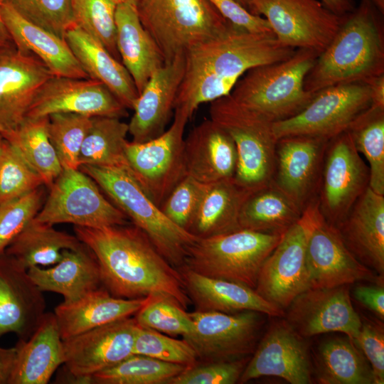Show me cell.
I'll use <instances>...</instances> for the list:
<instances>
[{
    "mask_svg": "<svg viewBox=\"0 0 384 384\" xmlns=\"http://www.w3.org/2000/svg\"><path fill=\"white\" fill-rule=\"evenodd\" d=\"M47 198L34 219L50 225L101 228L128 223V218L80 169H63L49 187Z\"/></svg>",
    "mask_w": 384,
    "mask_h": 384,
    "instance_id": "9c48e42d",
    "label": "cell"
},
{
    "mask_svg": "<svg viewBox=\"0 0 384 384\" xmlns=\"http://www.w3.org/2000/svg\"><path fill=\"white\" fill-rule=\"evenodd\" d=\"M208 1L232 25L252 33L274 35L269 23L264 18L252 14L236 1Z\"/></svg>",
    "mask_w": 384,
    "mask_h": 384,
    "instance_id": "f5cc1de1",
    "label": "cell"
},
{
    "mask_svg": "<svg viewBox=\"0 0 384 384\" xmlns=\"http://www.w3.org/2000/svg\"><path fill=\"white\" fill-rule=\"evenodd\" d=\"M315 367L321 384H374L369 362L348 336L321 343L315 356Z\"/></svg>",
    "mask_w": 384,
    "mask_h": 384,
    "instance_id": "8d00e7d4",
    "label": "cell"
},
{
    "mask_svg": "<svg viewBox=\"0 0 384 384\" xmlns=\"http://www.w3.org/2000/svg\"><path fill=\"white\" fill-rule=\"evenodd\" d=\"M370 171L346 130L326 146L318 193L319 210L337 227L357 199L369 187Z\"/></svg>",
    "mask_w": 384,
    "mask_h": 384,
    "instance_id": "5bb4252c",
    "label": "cell"
},
{
    "mask_svg": "<svg viewBox=\"0 0 384 384\" xmlns=\"http://www.w3.org/2000/svg\"><path fill=\"white\" fill-rule=\"evenodd\" d=\"M245 363L241 358L195 364L186 367L167 384H234L239 381Z\"/></svg>",
    "mask_w": 384,
    "mask_h": 384,
    "instance_id": "f907efd6",
    "label": "cell"
},
{
    "mask_svg": "<svg viewBox=\"0 0 384 384\" xmlns=\"http://www.w3.org/2000/svg\"><path fill=\"white\" fill-rule=\"evenodd\" d=\"M189 314L194 331L184 340L206 362L243 358L253 351L262 326V313L255 311H196Z\"/></svg>",
    "mask_w": 384,
    "mask_h": 384,
    "instance_id": "e0dca14e",
    "label": "cell"
},
{
    "mask_svg": "<svg viewBox=\"0 0 384 384\" xmlns=\"http://www.w3.org/2000/svg\"><path fill=\"white\" fill-rule=\"evenodd\" d=\"M309 225L306 262L310 288H331L357 282L383 284V277L361 263L336 227L322 216L318 198L304 210Z\"/></svg>",
    "mask_w": 384,
    "mask_h": 384,
    "instance_id": "8fae6325",
    "label": "cell"
},
{
    "mask_svg": "<svg viewBox=\"0 0 384 384\" xmlns=\"http://www.w3.org/2000/svg\"><path fill=\"white\" fill-rule=\"evenodd\" d=\"M249 11L252 0H235Z\"/></svg>",
    "mask_w": 384,
    "mask_h": 384,
    "instance_id": "94428289",
    "label": "cell"
},
{
    "mask_svg": "<svg viewBox=\"0 0 384 384\" xmlns=\"http://www.w3.org/2000/svg\"><path fill=\"white\" fill-rule=\"evenodd\" d=\"M359 332L352 339L369 362L374 384L384 383V331L380 324L363 321Z\"/></svg>",
    "mask_w": 384,
    "mask_h": 384,
    "instance_id": "816d5d0a",
    "label": "cell"
},
{
    "mask_svg": "<svg viewBox=\"0 0 384 384\" xmlns=\"http://www.w3.org/2000/svg\"><path fill=\"white\" fill-rule=\"evenodd\" d=\"M65 40L89 78L104 84L127 109L132 110L139 93L122 62L76 25L68 30Z\"/></svg>",
    "mask_w": 384,
    "mask_h": 384,
    "instance_id": "d6a6232c",
    "label": "cell"
},
{
    "mask_svg": "<svg viewBox=\"0 0 384 384\" xmlns=\"http://www.w3.org/2000/svg\"><path fill=\"white\" fill-rule=\"evenodd\" d=\"M49 117H26L14 130L1 134L50 187L63 171L48 135Z\"/></svg>",
    "mask_w": 384,
    "mask_h": 384,
    "instance_id": "74e56055",
    "label": "cell"
},
{
    "mask_svg": "<svg viewBox=\"0 0 384 384\" xmlns=\"http://www.w3.org/2000/svg\"><path fill=\"white\" fill-rule=\"evenodd\" d=\"M43 292L26 269L5 252L0 256V338L14 333L27 340L46 314Z\"/></svg>",
    "mask_w": 384,
    "mask_h": 384,
    "instance_id": "603a6c76",
    "label": "cell"
},
{
    "mask_svg": "<svg viewBox=\"0 0 384 384\" xmlns=\"http://www.w3.org/2000/svg\"><path fill=\"white\" fill-rule=\"evenodd\" d=\"M185 70V53L164 63L149 79L134 103L129 134L132 142H144L164 132L174 110Z\"/></svg>",
    "mask_w": 384,
    "mask_h": 384,
    "instance_id": "cb8c5ba5",
    "label": "cell"
},
{
    "mask_svg": "<svg viewBox=\"0 0 384 384\" xmlns=\"http://www.w3.org/2000/svg\"><path fill=\"white\" fill-rule=\"evenodd\" d=\"M151 296L124 299L112 295L100 287L71 302H63L54 309L62 340L105 324L130 317Z\"/></svg>",
    "mask_w": 384,
    "mask_h": 384,
    "instance_id": "4316f807",
    "label": "cell"
},
{
    "mask_svg": "<svg viewBox=\"0 0 384 384\" xmlns=\"http://www.w3.org/2000/svg\"><path fill=\"white\" fill-rule=\"evenodd\" d=\"M366 82L370 87V105L384 108V74L372 78Z\"/></svg>",
    "mask_w": 384,
    "mask_h": 384,
    "instance_id": "9f6ffc18",
    "label": "cell"
},
{
    "mask_svg": "<svg viewBox=\"0 0 384 384\" xmlns=\"http://www.w3.org/2000/svg\"><path fill=\"white\" fill-rule=\"evenodd\" d=\"M295 50L274 35L250 32L230 23L223 32L185 53L174 110L183 111L191 119L201 104L230 95L249 70L284 60Z\"/></svg>",
    "mask_w": 384,
    "mask_h": 384,
    "instance_id": "7a4b0ae2",
    "label": "cell"
},
{
    "mask_svg": "<svg viewBox=\"0 0 384 384\" xmlns=\"http://www.w3.org/2000/svg\"><path fill=\"white\" fill-rule=\"evenodd\" d=\"M48 117L49 138L63 169H78L81 147L92 117L75 113H55Z\"/></svg>",
    "mask_w": 384,
    "mask_h": 384,
    "instance_id": "b9f144b4",
    "label": "cell"
},
{
    "mask_svg": "<svg viewBox=\"0 0 384 384\" xmlns=\"http://www.w3.org/2000/svg\"><path fill=\"white\" fill-rule=\"evenodd\" d=\"M16 355V346L9 348L0 346V384H9Z\"/></svg>",
    "mask_w": 384,
    "mask_h": 384,
    "instance_id": "11a10c76",
    "label": "cell"
},
{
    "mask_svg": "<svg viewBox=\"0 0 384 384\" xmlns=\"http://www.w3.org/2000/svg\"><path fill=\"white\" fill-rule=\"evenodd\" d=\"M138 324L122 319L63 340L64 369L75 383L90 384L97 373L134 354Z\"/></svg>",
    "mask_w": 384,
    "mask_h": 384,
    "instance_id": "9a60e30c",
    "label": "cell"
},
{
    "mask_svg": "<svg viewBox=\"0 0 384 384\" xmlns=\"http://www.w3.org/2000/svg\"><path fill=\"white\" fill-rule=\"evenodd\" d=\"M54 76L34 55L15 46L0 50V134L26 118L41 87Z\"/></svg>",
    "mask_w": 384,
    "mask_h": 384,
    "instance_id": "7402d4cb",
    "label": "cell"
},
{
    "mask_svg": "<svg viewBox=\"0 0 384 384\" xmlns=\"http://www.w3.org/2000/svg\"><path fill=\"white\" fill-rule=\"evenodd\" d=\"M355 148L368 161L369 187L384 195V108L370 106L350 124Z\"/></svg>",
    "mask_w": 384,
    "mask_h": 384,
    "instance_id": "ab89813d",
    "label": "cell"
},
{
    "mask_svg": "<svg viewBox=\"0 0 384 384\" xmlns=\"http://www.w3.org/2000/svg\"><path fill=\"white\" fill-rule=\"evenodd\" d=\"M209 114L235 143L238 154L235 181L249 193L271 183L277 142L274 122L230 95L211 102Z\"/></svg>",
    "mask_w": 384,
    "mask_h": 384,
    "instance_id": "8992f818",
    "label": "cell"
},
{
    "mask_svg": "<svg viewBox=\"0 0 384 384\" xmlns=\"http://www.w3.org/2000/svg\"><path fill=\"white\" fill-rule=\"evenodd\" d=\"M186 174L203 184L234 178L238 154L230 136L213 120L206 119L184 138Z\"/></svg>",
    "mask_w": 384,
    "mask_h": 384,
    "instance_id": "d4e9b609",
    "label": "cell"
},
{
    "mask_svg": "<svg viewBox=\"0 0 384 384\" xmlns=\"http://www.w3.org/2000/svg\"><path fill=\"white\" fill-rule=\"evenodd\" d=\"M2 4L3 0H0V50L15 46L2 18Z\"/></svg>",
    "mask_w": 384,
    "mask_h": 384,
    "instance_id": "680465c9",
    "label": "cell"
},
{
    "mask_svg": "<svg viewBox=\"0 0 384 384\" xmlns=\"http://www.w3.org/2000/svg\"><path fill=\"white\" fill-rule=\"evenodd\" d=\"M73 0H3L20 16L65 39L68 30L75 25Z\"/></svg>",
    "mask_w": 384,
    "mask_h": 384,
    "instance_id": "bcb514c9",
    "label": "cell"
},
{
    "mask_svg": "<svg viewBox=\"0 0 384 384\" xmlns=\"http://www.w3.org/2000/svg\"><path fill=\"white\" fill-rule=\"evenodd\" d=\"M17 355L9 384H46L63 364V343L55 315L46 312L27 340L15 345Z\"/></svg>",
    "mask_w": 384,
    "mask_h": 384,
    "instance_id": "f546056e",
    "label": "cell"
},
{
    "mask_svg": "<svg viewBox=\"0 0 384 384\" xmlns=\"http://www.w3.org/2000/svg\"><path fill=\"white\" fill-rule=\"evenodd\" d=\"M119 0H73L75 25L98 41L117 60L115 12Z\"/></svg>",
    "mask_w": 384,
    "mask_h": 384,
    "instance_id": "7bdbcfd3",
    "label": "cell"
},
{
    "mask_svg": "<svg viewBox=\"0 0 384 384\" xmlns=\"http://www.w3.org/2000/svg\"><path fill=\"white\" fill-rule=\"evenodd\" d=\"M79 169L90 176L110 201L148 236L172 266H183L189 247L198 238L169 220L128 171L90 165H82Z\"/></svg>",
    "mask_w": 384,
    "mask_h": 384,
    "instance_id": "5b68a950",
    "label": "cell"
},
{
    "mask_svg": "<svg viewBox=\"0 0 384 384\" xmlns=\"http://www.w3.org/2000/svg\"><path fill=\"white\" fill-rule=\"evenodd\" d=\"M204 185L186 175L172 189L159 208L174 223L188 231Z\"/></svg>",
    "mask_w": 384,
    "mask_h": 384,
    "instance_id": "681fc988",
    "label": "cell"
},
{
    "mask_svg": "<svg viewBox=\"0 0 384 384\" xmlns=\"http://www.w3.org/2000/svg\"><path fill=\"white\" fill-rule=\"evenodd\" d=\"M74 232L95 255L102 284L112 295L124 299L163 296L187 308L189 298L180 272L133 223L101 228L74 226Z\"/></svg>",
    "mask_w": 384,
    "mask_h": 384,
    "instance_id": "6da1fadb",
    "label": "cell"
},
{
    "mask_svg": "<svg viewBox=\"0 0 384 384\" xmlns=\"http://www.w3.org/2000/svg\"><path fill=\"white\" fill-rule=\"evenodd\" d=\"M303 211L272 182L250 193L239 215L240 229L284 234L302 218Z\"/></svg>",
    "mask_w": 384,
    "mask_h": 384,
    "instance_id": "e575fe53",
    "label": "cell"
},
{
    "mask_svg": "<svg viewBox=\"0 0 384 384\" xmlns=\"http://www.w3.org/2000/svg\"><path fill=\"white\" fill-rule=\"evenodd\" d=\"M169 127L144 142H127L125 157L130 174L159 206L187 174L184 161V131L189 117L175 109Z\"/></svg>",
    "mask_w": 384,
    "mask_h": 384,
    "instance_id": "30bf717a",
    "label": "cell"
},
{
    "mask_svg": "<svg viewBox=\"0 0 384 384\" xmlns=\"http://www.w3.org/2000/svg\"><path fill=\"white\" fill-rule=\"evenodd\" d=\"M319 55L311 49L297 48L284 60L252 68L238 80L230 95L272 122L291 118L315 95L304 88V80Z\"/></svg>",
    "mask_w": 384,
    "mask_h": 384,
    "instance_id": "277c9868",
    "label": "cell"
},
{
    "mask_svg": "<svg viewBox=\"0 0 384 384\" xmlns=\"http://www.w3.org/2000/svg\"><path fill=\"white\" fill-rule=\"evenodd\" d=\"M366 82L326 87L315 93L298 114L273 123L276 138L304 135L330 140L346 131L352 122L370 106Z\"/></svg>",
    "mask_w": 384,
    "mask_h": 384,
    "instance_id": "7c38bea8",
    "label": "cell"
},
{
    "mask_svg": "<svg viewBox=\"0 0 384 384\" xmlns=\"http://www.w3.org/2000/svg\"><path fill=\"white\" fill-rule=\"evenodd\" d=\"M1 16L15 47L34 55L54 76L89 78L64 38L29 22L8 4H2Z\"/></svg>",
    "mask_w": 384,
    "mask_h": 384,
    "instance_id": "f1b7e54d",
    "label": "cell"
},
{
    "mask_svg": "<svg viewBox=\"0 0 384 384\" xmlns=\"http://www.w3.org/2000/svg\"><path fill=\"white\" fill-rule=\"evenodd\" d=\"M62 258L51 267L35 266L28 272L43 292L61 294L64 302H71L100 287L98 262L83 243L77 248L63 250Z\"/></svg>",
    "mask_w": 384,
    "mask_h": 384,
    "instance_id": "1f68e13d",
    "label": "cell"
},
{
    "mask_svg": "<svg viewBox=\"0 0 384 384\" xmlns=\"http://www.w3.org/2000/svg\"><path fill=\"white\" fill-rule=\"evenodd\" d=\"M186 366L132 354L115 366L93 375L95 384H161L178 375Z\"/></svg>",
    "mask_w": 384,
    "mask_h": 384,
    "instance_id": "60d3db41",
    "label": "cell"
},
{
    "mask_svg": "<svg viewBox=\"0 0 384 384\" xmlns=\"http://www.w3.org/2000/svg\"><path fill=\"white\" fill-rule=\"evenodd\" d=\"M282 235L240 229L198 238L189 247L182 267L255 289L265 260Z\"/></svg>",
    "mask_w": 384,
    "mask_h": 384,
    "instance_id": "ba28073f",
    "label": "cell"
},
{
    "mask_svg": "<svg viewBox=\"0 0 384 384\" xmlns=\"http://www.w3.org/2000/svg\"><path fill=\"white\" fill-rule=\"evenodd\" d=\"M348 285L309 288L298 294L285 309L286 321L302 337L340 332L353 339L361 326Z\"/></svg>",
    "mask_w": 384,
    "mask_h": 384,
    "instance_id": "ac0fdd59",
    "label": "cell"
},
{
    "mask_svg": "<svg viewBox=\"0 0 384 384\" xmlns=\"http://www.w3.org/2000/svg\"><path fill=\"white\" fill-rule=\"evenodd\" d=\"M138 0H119V1L129 3L136 6Z\"/></svg>",
    "mask_w": 384,
    "mask_h": 384,
    "instance_id": "6125c7cd",
    "label": "cell"
},
{
    "mask_svg": "<svg viewBox=\"0 0 384 384\" xmlns=\"http://www.w3.org/2000/svg\"><path fill=\"white\" fill-rule=\"evenodd\" d=\"M44 186L41 176L20 153L4 139L0 154V203Z\"/></svg>",
    "mask_w": 384,
    "mask_h": 384,
    "instance_id": "f6af8a7d",
    "label": "cell"
},
{
    "mask_svg": "<svg viewBox=\"0 0 384 384\" xmlns=\"http://www.w3.org/2000/svg\"><path fill=\"white\" fill-rule=\"evenodd\" d=\"M378 11L368 0L342 18L327 47L318 55L304 80L316 93L326 87L366 82L384 74V32Z\"/></svg>",
    "mask_w": 384,
    "mask_h": 384,
    "instance_id": "3957f363",
    "label": "cell"
},
{
    "mask_svg": "<svg viewBox=\"0 0 384 384\" xmlns=\"http://www.w3.org/2000/svg\"><path fill=\"white\" fill-rule=\"evenodd\" d=\"M133 353L186 367L195 365L198 358L196 351L186 341L177 340L139 325L136 331Z\"/></svg>",
    "mask_w": 384,
    "mask_h": 384,
    "instance_id": "7dc6e473",
    "label": "cell"
},
{
    "mask_svg": "<svg viewBox=\"0 0 384 384\" xmlns=\"http://www.w3.org/2000/svg\"><path fill=\"white\" fill-rule=\"evenodd\" d=\"M249 11L267 21L282 45L319 54L334 37L343 18L318 0H252Z\"/></svg>",
    "mask_w": 384,
    "mask_h": 384,
    "instance_id": "4fadbf2b",
    "label": "cell"
},
{
    "mask_svg": "<svg viewBox=\"0 0 384 384\" xmlns=\"http://www.w3.org/2000/svg\"><path fill=\"white\" fill-rule=\"evenodd\" d=\"M312 369L305 338L284 319L269 327L239 381L243 383L262 376H276L291 384H310Z\"/></svg>",
    "mask_w": 384,
    "mask_h": 384,
    "instance_id": "d6986e66",
    "label": "cell"
},
{
    "mask_svg": "<svg viewBox=\"0 0 384 384\" xmlns=\"http://www.w3.org/2000/svg\"><path fill=\"white\" fill-rule=\"evenodd\" d=\"M329 141L304 135L277 139L272 182L302 211L318 198Z\"/></svg>",
    "mask_w": 384,
    "mask_h": 384,
    "instance_id": "ffe728a7",
    "label": "cell"
},
{
    "mask_svg": "<svg viewBox=\"0 0 384 384\" xmlns=\"http://www.w3.org/2000/svg\"><path fill=\"white\" fill-rule=\"evenodd\" d=\"M136 9L165 63L230 24L208 0H138Z\"/></svg>",
    "mask_w": 384,
    "mask_h": 384,
    "instance_id": "52a82bcc",
    "label": "cell"
},
{
    "mask_svg": "<svg viewBox=\"0 0 384 384\" xmlns=\"http://www.w3.org/2000/svg\"><path fill=\"white\" fill-rule=\"evenodd\" d=\"M324 6L334 14L343 17L356 7L355 0H321Z\"/></svg>",
    "mask_w": 384,
    "mask_h": 384,
    "instance_id": "6f0895ef",
    "label": "cell"
},
{
    "mask_svg": "<svg viewBox=\"0 0 384 384\" xmlns=\"http://www.w3.org/2000/svg\"><path fill=\"white\" fill-rule=\"evenodd\" d=\"M75 113L122 119L127 108L102 82L92 80L53 76L41 87L26 117Z\"/></svg>",
    "mask_w": 384,
    "mask_h": 384,
    "instance_id": "44dd1931",
    "label": "cell"
},
{
    "mask_svg": "<svg viewBox=\"0 0 384 384\" xmlns=\"http://www.w3.org/2000/svg\"><path fill=\"white\" fill-rule=\"evenodd\" d=\"M250 193L234 178L205 184L188 232L203 238L240 230V211Z\"/></svg>",
    "mask_w": 384,
    "mask_h": 384,
    "instance_id": "836d02e7",
    "label": "cell"
},
{
    "mask_svg": "<svg viewBox=\"0 0 384 384\" xmlns=\"http://www.w3.org/2000/svg\"><path fill=\"white\" fill-rule=\"evenodd\" d=\"M380 12V14H384V0H368Z\"/></svg>",
    "mask_w": 384,
    "mask_h": 384,
    "instance_id": "91938a15",
    "label": "cell"
},
{
    "mask_svg": "<svg viewBox=\"0 0 384 384\" xmlns=\"http://www.w3.org/2000/svg\"><path fill=\"white\" fill-rule=\"evenodd\" d=\"M180 273L196 311L233 314L249 310L274 317L284 314L283 310L244 284L206 277L184 267H181Z\"/></svg>",
    "mask_w": 384,
    "mask_h": 384,
    "instance_id": "83f0119b",
    "label": "cell"
},
{
    "mask_svg": "<svg viewBox=\"0 0 384 384\" xmlns=\"http://www.w3.org/2000/svg\"><path fill=\"white\" fill-rule=\"evenodd\" d=\"M138 325L169 335L189 336L194 324L186 309L174 300L163 296H151L136 313Z\"/></svg>",
    "mask_w": 384,
    "mask_h": 384,
    "instance_id": "ee69618b",
    "label": "cell"
},
{
    "mask_svg": "<svg viewBox=\"0 0 384 384\" xmlns=\"http://www.w3.org/2000/svg\"><path fill=\"white\" fill-rule=\"evenodd\" d=\"M336 228L356 258L383 277L384 195L368 187Z\"/></svg>",
    "mask_w": 384,
    "mask_h": 384,
    "instance_id": "484cf974",
    "label": "cell"
},
{
    "mask_svg": "<svg viewBox=\"0 0 384 384\" xmlns=\"http://www.w3.org/2000/svg\"><path fill=\"white\" fill-rule=\"evenodd\" d=\"M42 186L11 201L0 203V256L12 240L38 213L44 203Z\"/></svg>",
    "mask_w": 384,
    "mask_h": 384,
    "instance_id": "c3c4849f",
    "label": "cell"
},
{
    "mask_svg": "<svg viewBox=\"0 0 384 384\" xmlns=\"http://www.w3.org/2000/svg\"><path fill=\"white\" fill-rule=\"evenodd\" d=\"M4 142V139L3 138L1 134H0V154H1V151L2 148H3Z\"/></svg>",
    "mask_w": 384,
    "mask_h": 384,
    "instance_id": "be15d7a7",
    "label": "cell"
},
{
    "mask_svg": "<svg viewBox=\"0 0 384 384\" xmlns=\"http://www.w3.org/2000/svg\"><path fill=\"white\" fill-rule=\"evenodd\" d=\"M81 244L75 235L33 218L12 240L5 253L28 270L35 266H52L60 260L63 250L75 249Z\"/></svg>",
    "mask_w": 384,
    "mask_h": 384,
    "instance_id": "d590c367",
    "label": "cell"
},
{
    "mask_svg": "<svg viewBox=\"0 0 384 384\" xmlns=\"http://www.w3.org/2000/svg\"><path fill=\"white\" fill-rule=\"evenodd\" d=\"M128 124L111 117H92L91 127L82 143L79 167L90 165L123 169L129 172L125 157Z\"/></svg>",
    "mask_w": 384,
    "mask_h": 384,
    "instance_id": "f35d334b",
    "label": "cell"
},
{
    "mask_svg": "<svg viewBox=\"0 0 384 384\" xmlns=\"http://www.w3.org/2000/svg\"><path fill=\"white\" fill-rule=\"evenodd\" d=\"M115 23L117 48L121 62L139 94L152 74L164 65V59L142 24L135 6L119 1Z\"/></svg>",
    "mask_w": 384,
    "mask_h": 384,
    "instance_id": "4dcf8cb0",
    "label": "cell"
},
{
    "mask_svg": "<svg viewBox=\"0 0 384 384\" xmlns=\"http://www.w3.org/2000/svg\"><path fill=\"white\" fill-rule=\"evenodd\" d=\"M354 298L363 306L372 311L380 320L384 319L383 284L357 285L353 289Z\"/></svg>",
    "mask_w": 384,
    "mask_h": 384,
    "instance_id": "db71d44e",
    "label": "cell"
},
{
    "mask_svg": "<svg viewBox=\"0 0 384 384\" xmlns=\"http://www.w3.org/2000/svg\"><path fill=\"white\" fill-rule=\"evenodd\" d=\"M309 229L303 211L299 220L283 234L259 273L255 292L284 311L298 294L310 288L306 262Z\"/></svg>",
    "mask_w": 384,
    "mask_h": 384,
    "instance_id": "2e32d148",
    "label": "cell"
}]
</instances>
